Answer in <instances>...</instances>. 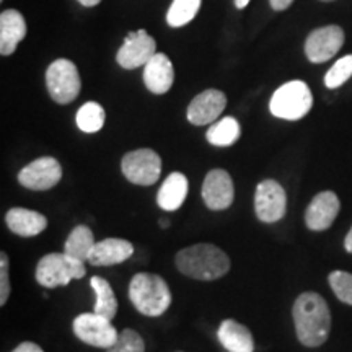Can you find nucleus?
I'll use <instances>...</instances> for the list:
<instances>
[{"mask_svg":"<svg viewBox=\"0 0 352 352\" xmlns=\"http://www.w3.org/2000/svg\"><path fill=\"white\" fill-rule=\"evenodd\" d=\"M217 338L228 352H254L252 331L235 320H223L219 327Z\"/></svg>","mask_w":352,"mask_h":352,"instance_id":"obj_21","label":"nucleus"},{"mask_svg":"<svg viewBox=\"0 0 352 352\" xmlns=\"http://www.w3.org/2000/svg\"><path fill=\"white\" fill-rule=\"evenodd\" d=\"M0 2H2V0H0Z\"/></svg>","mask_w":352,"mask_h":352,"instance_id":"obj_38","label":"nucleus"},{"mask_svg":"<svg viewBox=\"0 0 352 352\" xmlns=\"http://www.w3.org/2000/svg\"><path fill=\"white\" fill-rule=\"evenodd\" d=\"M90 285L91 289L95 290L96 296L94 311L101 316H104V318L113 320L118 314V300L116 296H114L111 284H109L107 279H103V277L94 276L90 280Z\"/></svg>","mask_w":352,"mask_h":352,"instance_id":"obj_24","label":"nucleus"},{"mask_svg":"<svg viewBox=\"0 0 352 352\" xmlns=\"http://www.w3.org/2000/svg\"><path fill=\"white\" fill-rule=\"evenodd\" d=\"M122 175L138 186H152L162 173V158L152 148H138L127 152L121 160Z\"/></svg>","mask_w":352,"mask_h":352,"instance_id":"obj_7","label":"nucleus"},{"mask_svg":"<svg viewBox=\"0 0 352 352\" xmlns=\"http://www.w3.org/2000/svg\"><path fill=\"white\" fill-rule=\"evenodd\" d=\"M352 77V54L341 57L340 60H336L331 69L328 70L327 76H324V85H327L329 90H334V88H340L341 85L349 80Z\"/></svg>","mask_w":352,"mask_h":352,"instance_id":"obj_27","label":"nucleus"},{"mask_svg":"<svg viewBox=\"0 0 352 352\" xmlns=\"http://www.w3.org/2000/svg\"><path fill=\"white\" fill-rule=\"evenodd\" d=\"M46 87L59 104L72 103L80 94L82 80L77 65L69 59H57L46 70Z\"/></svg>","mask_w":352,"mask_h":352,"instance_id":"obj_6","label":"nucleus"},{"mask_svg":"<svg viewBox=\"0 0 352 352\" xmlns=\"http://www.w3.org/2000/svg\"><path fill=\"white\" fill-rule=\"evenodd\" d=\"M175 80V70L171 60L164 52H155V56L144 65L145 87L155 95H164L170 90Z\"/></svg>","mask_w":352,"mask_h":352,"instance_id":"obj_16","label":"nucleus"},{"mask_svg":"<svg viewBox=\"0 0 352 352\" xmlns=\"http://www.w3.org/2000/svg\"><path fill=\"white\" fill-rule=\"evenodd\" d=\"M26 36V21L19 10L0 13V54L12 56Z\"/></svg>","mask_w":352,"mask_h":352,"instance_id":"obj_18","label":"nucleus"},{"mask_svg":"<svg viewBox=\"0 0 352 352\" xmlns=\"http://www.w3.org/2000/svg\"><path fill=\"white\" fill-rule=\"evenodd\" d=\"M241 127L235 118L227 116L215 121L206 132V139L214 147H230L240 139Z\"/></svg>","mask_w":352,"mask_h":352,"instance_id":"obj_23","label":"nucleus"},{"mask_svg":"<svg viewBox=\"0 0 352 352\" xmlns=\"http://www.w3.org/2000/svg\"><path fill=\"white\" fill-rule=\"evenodd\" d=\"M202 0H173L166 13V23L171 28H182L197 15Z\"/></svg>","mask_w":352,"mask_h":352,"instance_id":"obj_26","label":"nucleus"},{"mask_svg":"<svg viewBox=\"0 0 352 352\" xmlns=\"http://www.w3.org/2000/svg\"><path fill=\"white\" fill-rule=\"evenodd\" d=\"M321 2H333V0H321Z\"/></svg>","mask_w":352,"mask_h":352,"instance_id":"obj_37","label":"nucleus"},{"mask_svg":"<svg viewBox=\"0 0 352 352\" xmlns=\"http://www.w3.org/2000/svg\"><path fill=\"white\" fill-rule=\"evenodd\" d=\"M63 179V166L52 157H39L20 170L21 186L33 191H47Z\"/></svg>","mask_w":352,"mask_h":352,"instance_id":"obj_12","label":"nucleus"},{"mask_svg":"<svg viewBox=\"0 0 352 352\" xmlns=\"http://www.w3.org/2000/svg\"><path fill=\"white\" fill-rule=\"evenodd\" d=\"M341 202L336 192H318L305 210V226L314 232L328 230L340 214Z\"/></svg>","mask_w":352,"mask_h":352,"instance_id":"obj_14","label":"nucleus"},{"mask_svg":"<svg viewBox=\"0 0 352 352\" xmlns=\"http://www.w3.org/2000/svg\"><path fill=\"white\" fill-rule=\"evenodd\" d=\"M344 44V32L341 26L328 25L314 30L305 41L307 59L314 64H323L336 56Z\"/></svg>","mask_w":352,"mask_h":352,"instance_id":"obj_11","label":"nucleus"},{"mask_svg":"<svg viewBox=\"0 0 352 352\" xmlns=\"http://www.w3.org/2000/svg\"><path fill=\"white\" fill-rule=\"evenodd\" d=\"M104 120H107V113H104L103 107L95 101H88V103L82 104L76 116L78 129L87 132V134L98 132L104 126Z\"/></svg>","mask_w":352,"mask_h":352,"instance_id":"obj_25","label":"nucleus"},{"mask_svg":"<svg viewBox=\"0 0 352 352\" xmlns=\"http://www.w3.org/2000/svg\"><path fill=\"white\" fill-rule=\"evenodd\" d=\"M155 39L145 30H138V32L127 33L122 46L118 51L116 60L122 69L134 70L147 64L155 56Z\"/></svg>","mask_w":352,"mask_h":352,"instance_id":"obj_10","label":"nucleus"},{"mask_svg":"<svg viewBox=\"0 0 352 352\" xmlns=\"http://www.w3.org/2000/svg\"><path fill=\"white\" fill-rule=\"evenodd\" d=\"M6 223L15 235L32 239L46 230L47 219L41 212L25 208H13L6 215Z\"/></svg>","mask_w":352,"mask_h":352,"instance_id":"obj_19","label":"nucleus"},{"mask_svg":"<svg viewBox=\"0 0 352 352\" xmlns=\"http://www.w3.org/2000/svg\"><path fill=\"white\" fill-rule=\"evenodd\" d=\"M314 95L305 82L290 80L279 87L270 101L272 116L285 121H298L310 113Z\"/></svg>","mask_w":352,"mask_h":352,"instance_id":"obj_4","label":"nucleus"},{"mask_svg":"<svg viewBox=\"0 0 352 352\" xmlns=\"http://www.w3.org/2000/svg\"><path fill=\"white\" fill-rule=\"evenodd\" d=\"M250 3V0H235L236 8H245Z\"/></svg>","mask_w":352,"mask_h":352,"instance_id":"obj_35","label":"nucleus"},{"mask_svg":"<svg viewBox=\"0 0 352 352\" xmlns=\"http://www.w3.org/2000/svg\"><path fill=\"white\" fill-rule=\"evenodd\" d=\"M85 263L63 253H50L39 259L36 266V280L46 289L67 285L72 279L85 277Z\"/></svg>","mask_w":352,"mask_h":352,"instance_id":"obj_5","label":"nucleus"},{"mask_svg":"<svg viewBox=\"0 0 352 352\" xmlns=\"http://www.w3.org/2000/svg\"><path fill=\"white\" fill-rule=\"evenodd\" d=\"M74 333L82 342L88 346L108 349L120 338L118 329L113 327L111 320L98 314H82L72 323Z\"/></svg>","mask_w":352,"mask_h":352,"instance_id":"obj_8","label":"nucleus"},{"mask_svg":"<svg viewBox=\"0 0 352 352\" xmlns=\"http://www.w3.org/2000/svg\"><path fill=\"white\" fill-rule=\"evenodd\" d=\"M298 341L305 347H320L331 331V311L327 300L316 292H303L292 307Z\"/></svg>","mask_w":352,"mask_h":352,"instance_id":"obj_1","label":"nucleus"},{"mask_svg":"<svg viewBox=\"0 0 352 352\" xmlns=\"http://www.w3.org/2000/svg\"><path fill=\"white\" fill-rule=\"evenodd\" d=\"M344 248H346L347 253H352V228H351L349 233H347L346 239H344Z\"/></svg>","mask_w":352,"mask_h":352,"instance_id":"obj_33","label":"nucleus"},{"mask_svg":"<svg viewBox=\"0 0 352 352\" xmlns=\"http://www.w3.org/2000/svg\"><path fill=\"white\" fill-rule=\"evenodd\" d=\"M129 298L139 314L157 318L171 305V290L164 277L152 272H139L131 279Z\"/></svg>","mask_w":352,"mask_h":352,"instance_id":"obj_3","label":"nucleus"},{"mask_svg":"<svg viewBox=\"0 0 352 352\" xmlns=\"http://www.w3.org/2000/svg\"><path fill=\"white\" fill-rule=\"evenodd\" d=\"M328 283L331 285L334 296L346 305H352V274L346 271H333L328 276Z\"/></svg>","mask_w":352,"mask_h":352,"instance_id":"obj_28","label":"nucleus"},{"mask_svg":"<svg viewBox=\"0 0 352 352\" xmlns=\"http://www.w3.org/2000/svg\"><path fill=\"white\" fill-rule=\"evenodd\" d=\"M201 195L204 204L210 210H226L230 208L233 197H235V188H233L230 173L222 168L210 170L202 183Z\"/></svg>","mask_w":352,"mask_h":352,"instance_id":"obj_13","label":"nucleus"},{"mask_svg":"<svg viewBox=\"0 0 352 352\" xmlns=\"http://www.w3.org/2000/svg\"><path fill=\"white\" fill-rule=\"evenodd\" d=\"M12 352H44V351L38 344H34V342L25 341V342H21V344L16 346Z\"/></svg>","mask_w":352,"mask_h":352,"instance_id":"obj_31","label":"nucleus"},{"mask_svg":"<svg viewBox=\"0 0 352 352\" xmlns=\"http://www.w3.org/2000/svg\"><path fill=\"white\" fill-rule=\"evenodd\" d=\"M132 254H134V246L131 241L122 239H104L96 241L88 263L94 266H114V264L127 261Z\"/></svg>","mask_w":352,"mask_h":352,"instance_id":"obj_17","label":"nucleus"},{"mask_svg":"<svg viewBox=\"0 0 352 352\" xmlns=\"http://www.w3.org/2000/svg\"><path fill=\"white\" fill-rule=\"evenodd\" d=\"M158 223H160L162 228H168L170 227V220L168 219H160V220H158Z\"/></svg>","mask_w":352,"mask_h":352,"instance_id":"obj_36","label":"nucleus"},{"mask_svg":"<svg viewBox=\"0 0 352 352\" xmlns=\"http://www.w3.org/2000/svg\"><path fill=\"white\" fill-rule=\"evenodd\" d=\"M227 107L223 91L209 88L196 95L188 107V121L195 126H206L214 122Z\"/></svg>","mask_w":352,"mask_h":352,"instance_id":"obj_15","label":"nucleus"},{"mask_svg":"<svg viewBox=\"0 0 352 352\" xmlns=\"http://www.w3.org/2000/svg\"><path fill=\"white\" fill-rule=\"evenodd\" d=\"M175 263L182 274L196 280H215L230 271L228 254L210 243H197L179 250Z\"/></svg>","mask_w":352,"mask_h":352,"instance_id":"obj_2","label":"nucleus"},{"mask_svg":"<svg viewBox=\"0 0 352 352\" xmlns=\"http://www.w3.org/2000/svg\"><path fill=\"white\" fill-rule=\"evenodd\" d=\"M10 296V277H8V256L0 253V305H6Z\"/></svg>","mask_w":352,"mask_h":352,"instance_id":"obj_30","label":"nucleus"},{"mask_svg":"<svg viewBox=\"0 0 352 352\" xmlns=\"http://www.w3.org/2000/svg\"><path fill=\"white\" fill-rule=\"evenodd\" d=\"M189 191L188 178L179 171H173L165 178L164 184L158 189L157 202L160 209L166 212H175L183 206Z\"/></svg>","mask_w":352,"mask_h":352,"instance_id":"obj_20","label":"nucleus"},{"mask_svg":"<svg viewBox=\"0 0 352 352\" xmlns=\"http://www.w3.org/2000/svg\"><path fill=\"white\" fill-rule=\"evenodd\" d=\"M78 2H80L83 7H95L98 6L101 0H78Z\"/></svg>","mask_w":352,"mask_h":352,"instance_id":"obj_34","label":"nucleus"},{"mask_svg":"<svg viewBox=\"0 0 352 352\" xmlns=\"http://www.w3.org/2000/svg\"><path fill=\"white\" fill-rule=\"evenodd\" d=\"M287 210L285 189L276 179H264L254 192V212L264 223H276L284 219Z\"/></svg>","mask_w":352,"mask_h":352,"instance_id":"obj_9","label":"nucleus"},{"mask_svg":"<svg viewBox=\"0 0 352 352\" xmlns=\"http://www.w3.org/2000/svg\"><path fill=\"white\" fill-rule=\"evenodd\" d=\"M294 0H270L272 10L276 12H283L285 10V8H289L290 6H292Z\"/></svg>","mask_w":352,"mask_h":352,"instance_id":"obj_32","label":"nucleus"},{"mask_svg":"<svg viewBox=\"0 0 352 352\" xmlns=\"http://www.w3.org/2000/svg\"><path fill=\"white\" fill-rule=\"evenodd\" d=\"M107 352H145V342L142 336L134 329L126 328L120 333V338Z\"/></svg>","mask_w":352,"mask_h":352,"instance_id":"obj_29","label":"nucleus"},{"mask_svg":"<svg viewBox=\"0 0 352 352\" xmlns=\"http://www.w3.org/2000/svg\"><path fill=\"white\" fill-rule=\"evenodd\" d=\"M94 232L87 226H77L72 232L69 233L67 240L64 245V253L69 256L78 259V261H88L91 250L95 246Z\"/></svg>","mask_w":352,"mask_h":352,"instance_id":"obj_22","label":"nucleus"}]
</instances>
